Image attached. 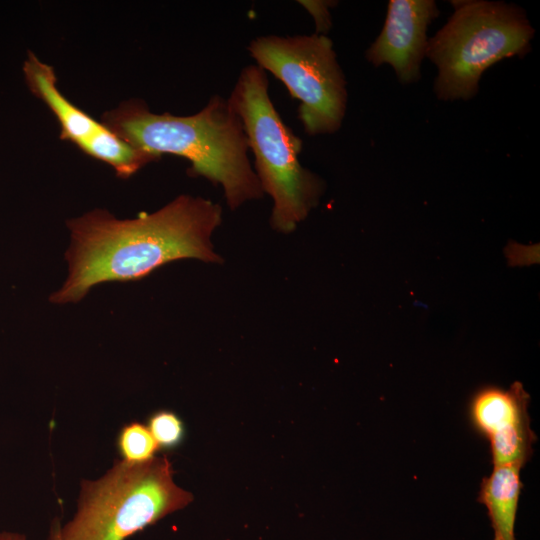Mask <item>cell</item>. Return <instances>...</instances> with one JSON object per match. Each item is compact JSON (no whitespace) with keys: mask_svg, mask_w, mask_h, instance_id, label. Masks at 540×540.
<instances>
[{"mask_svg":"<svg viewBox=\"0 0 540 540\" xmlns=\"http://www.w3.org/2000/svg\"><path fill=\"white\" fill-rule=\"evenodd\" d=\"M221 222L218 203L191 195L134 219H118L102 209L71 219L68 276L50 301L78 302L97 284L139 280L180 259L221 262L211 241Z\"/></svg>","mask_w":540,"mask_h":540,"instance_id":"cell-1","label":"cell"},{"mask_svg":"<svg viewBox=\"0 0 540 540\" xmlns=\"http://www.w3.org/2000/svg\"><path fill=\"white\" fill-rule=\"evenodd\" d=\"M101 123L158 159L163 154L185 158L191 164L188 174L220 185L232 210L264 195L241 119L224 97L212 96L189 116L156 114L144 101L131 99L105 112Z\"/></svg>","mask_w":540,"mask_h":540,"instance_id":"cell-2","label":"cell"},{"mask_svg":"<svg viewBox=\"0 0 540 540\" xmlns=\"http://www.w3.org/2000/svg\"><path fill=\"white\" fill-rule=\"evenodd\" d=\"M268 88L266 71L248 65L228 101L241 119L262 191L273 200L271 226L290 233L317 206L325 182L300 163L303 142L282 120Z\"/></svg>","mask_w":540,"mask_h":540,"instance_id":"cell-3","label":"cell"},{"mask_svg":"<svg viewBox=\"0 0 540 540\" xmlns=\"http://www.w3.org/2000/svg\"><path fill=\"white\" fill-rule=\"evenodd\" d=\"M453 13L428 39L426 57L437 68L439 100H470L482 74L495 63L529 53L535 30L526 12L503 1H450Z\"/></svg>","mask_w":540,"mask_h":540,"instance_id":"cell-4","label":"cell"},{"mask_svg":"<svg viewBox=\"0 0 540 540\" xmlns=\"http://www.w3.org/2000/svg\"><path fill=\"white\" fill-rule=\"evenodd\" d=\"M192 500L174 482L167 456L141 464L120 460L101 478L83 480L75 515L52 527L58 540H126Z\"/></svg>","mask_w":540,"mask_h":540,"instance_id":"cell-5","label":"cell"},{"mask_svg":"<svg viewBox=\"0 0 540 540\" xmlns=\"http://www.w3.org/2000/svg\"><path fill=\"white\" fill-rule=\"evenodd\" d=\"M256 65L272 73L299 100L298 118L308 135L333 134L347 108L345 75L326 35L253 39L247 47Z\"/></svg>","mask_w":540,"mask_h":540,"instance_id":"cell-6","label":"cell"},{"mask_svg":"<svg viewBox=\"0 0 540 540\" xmlns=\"http://www.w3.org/2000/svg\"><path fill=\"white\" fill-rule=\"evenodd\" d=\"M530 396L519 381L503 389L486 385L478 389L469 404L474 428L488 441L493 465L529 461L535 441L528 414Z\"/></svg>","mask_w":540,"mask_h":540,"instance_id":"cell-7","label":"cell"},{"mask_svg":"<svg viewBox=\"0 0 540 540\" xmlns=\"http://www.w3.org/2000/svg\"><path fill=\"white\" fill-rule=\"evenodd\" d=\"M438 15L434 0H390L381 32L366 50L367 61L375 67L390 65L401 84L417 82L426 57L427 30Z\"/></svg>","mask_w":540,"mask_h":540,"instance_id":"cell-8","label":"cell"},{"mask_svg":"<svg viewBox=\"0 0 540 540\" xmlns=\"http://www.w3.org/2000/svg\"><path fill=\"white\" fill-rule=\"evenodd\" d=\"M22 71L31 93L56 117L62 140L78 146L101 126V122L72 104L60 92L54 68L42 62L32 51L27 52Z\"/></svg>","mask_w":540,"mask_h":540,"instance_id":"cell-9","label":"cell"},{"mask_svg":"<svg viewBox=\"0 0 540 540\" xmlns=\"http://www.w3.org/2000/svg\"><path fill=\"white\" fill-rule=\"evenodd\" d=\"M521 468L515 463L493 465L491 474L480 484L478 501L487 509L493 540H515V521L522 488Z\"/></svg>","mask_w":540,"mask_h":540,"instance_id":"cell-10","label":"cell"},{"mask_svg":"<svg viewBox=\"0 0 540 540\" xmlns=\"http://www.w3.org/2000/svg\"><path fill=\"white\" fill-rule=\"evenodd\" d=\"M77 147L85 154L110 165L122 179L131 177L145 165L158 160L154 155L131 145L102 123Z\"/></svg>","mask_w":540,"mask_h":540,"instance_id":"cell-11","label":"cell"},{"mask_svg":"<svg viewBox=\"0 0 540 540\" xmlns=\"http://www.w3.org/2000/svg\"><path fill=\"white\" fill-rule=\"evenodd\" d=\"M121 461L141 464L155 457L159 449L148 427L140 422H130L121 427L116 438Z\"/></svg>","mask_w":540,"mask_h":540,"instance_id":"cell-12","label":"cell"},{"mask_svg":"<svg viewBox=\"0 0 540 540\" xmlns=\"http://www.w3.org/2000/svg\"><path fill=\"white\" fill-rule=\"evenodd\" d=\"M159 448H174L184 436L181 419L171 411H158L152 414L146 425Z\"/></svg>","mask_w":540,"mask_h":540,"instance_id":"cell-13","label":"cell"},{"mask_svg":"<svg viewBox=\"0 0 540 540\" xmlns=\"http://www.w3.org/2000/svg\"><path fill=\"white\" fill-rule=\"evenodd\" d=\"M313 17L316 34L325 35L332 25L329 9L336 5L335 1L306 0L298 1Z\"/></svg>","mask_w":540,"mask_h":540,"instance_id":"cell-14","label":"cell"},{"mask_svg":"<svg viewBox=\"0 0 540 540\" xmlns=\"http://www.w3.org/2000/svg\"><path fill=\"white\" fill-rule=\"evenodd\" d=\"M0 540H28L23 534L0 532Z\"/></svg>","mask_w":540,"mask_h":540,"instance_id":"cell-15","label":"cell"},{"mask_svg":"<svg viewBox=\"0 0 540 540\" xmlns=\"http://www.w3.org/2000/svg\"><path fill=\"white\" fill-rule=\"evenodd\" d=\"M49 540H58V539H57L56 532H55V530L53 529V527L51 528V533H50V539H49Z\"/></svg>","mask_w":540,"mask_h":540,"instance_id":"cell-16","label":"cell"}]
</instances>
